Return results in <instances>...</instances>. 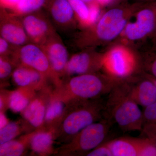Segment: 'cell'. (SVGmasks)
I'll list each match as a JSON object with an SVG mask.
<instances>
[{
  "instance_id": "6da1fadb",
  "label": "cell",
  "mask_w": 156,
  "mask_h": 156,
  "mask_svg": "<svg viewBox=\"0 0 156 156\" xmlns=\"http://www.w3.org/2000/svg\"><path fill=\"white\" fill-rule=\"evenodd\" d=\"M140 4L123 3L108 9L95 24L77 34L74 44L84 49L114 41L122 34L129 18Z\"/></svg>"
},
{
  "instance_id": "7a4b0ae2",
  "label": "cell",
  "mask_w": 156,
  "mask_h": 156,
  "mask_svg": "<svg viewBox=\"0 0 156 156\" xmlns=\"http://www.w3.org/2000/svg\"><path fill=\"white\" fill-rule=\"evenodd\" d=\"M61 121L55 131V141L69 142L84 128L104 118L105 103L100 98L67 102Z\"/></svg>"
},
{
  "instance_id": "3957f363",
  "label": "cell",
  "mask_w": 156,
  "mask_h": 156,
  "mask_svg": "<svg viewBox=\"0 0 156 156\" xmlns=\"http://www.w3.org/2000/svg\"><path fill=\"white\" fill-rule=\"evenodd\" d=\"M120 80L99 72L69 77L54 88L53 98L67 103L73 100L101 98L108 95Z\"/></svg>"
},
{
  "instance_id": "277c9868",
  "label": "cell",
  "mask_w": 156,
  "mask_h": 156,
  "mask_svg": "<svg viewBox=\"0 0 156 156\" xmlns=\"http://www.w3.org/2000/svg\"><path fill=\"white\" fill-rule=\"evenodd\" d=\"M107 95L104 118L116 123L123 131H141L143 112L131 98L127 81L118 82Z\"/></svg>"
},
{
  "instance_id": "5b68a950",
  "label": "cell",
  "mask_w": 156,
  "mask_h": 156,
  "mask_svg": "<svg viewBox=\"0 0 156 156\" xmlns=\"http://www.w3.org/2000/svg\"><path fill=\"white\" fill-rule=\"evenodd\" d=\"M103 73L120 81H126L142 74L140 54L121 43L104 53Z\"/></svg>"
},
{
  "instance_id": "8992f818",
  "label": "cell",
  "mask_w": 156,
  "mask_h": 156,
  "mask_svg": "<svg viewBox=\"0 0 156 156\" xmlns=\"http://www.w3.org/2000/svg\"><path fill=\"white\" fill-rule=\"evenodd\" d=\"M113 122L103 119L87 126L69 142L62 144L54 154L60 156H86L88 153L103 143Z\"/></svg>"
},
{
  "instance_id": "52a82bcc",
  "label": "cell",
  "mask_w": 156,
  "mask_h": 156,
  "mask_svg": "<svg viewBox=\"0 0 156 156\" xmlns=\"http://www.w3.org/2000/svg\"><path fill=\"white\" fill-rule=\"evenodd\" d=\"M156 27V1L141 3L129 18L123 32L125 44L131 45L151 38Z\"/></svg>"
},
{
  "instance_id": "ba28073f",
  "label": "cell",
  "mask_w": 156,
  "mask_h": 156,
  "mask_svg": "<svg viewBox=\"0 0 156 156\" xmlns=\"http://www.w3.org/2000/svg\"><path fill=\"white\" fill-rule=\"evenodd\" d=\"M17 66H25L36 70L52 83L54 88L60 86L62 81L52 69L44 50L40 45L27 43L17 47L11 56Z\"/></svg>"
},
{
  "instance_id": "9c48e42d",
  "label": "cell",
  "mask_w": 156,
  "mask_h": 156,
  "mask_svg": "<svg viewBox=\"0 0 156 156\" xmlns=\"http://www.w3.org/2000/svg\"><path fill=\"white\" fill-rule=\"evenodd\" d=\"M104 56V53H99L94 48L83 49L75 53L68 62L66 78L99 72L102 70Z\"/></svg>"
},
{
  "instance_id": "30bf717a",
  "label": "cell",
  "mask_w": 156,
  "mask_h": 156,
  "mask_svg": "<svg viewBox=\"0 0 156 156\" xmlns=\"http://www.w3.org/2000/svg\"><path fill=\"white\" fill-rule=\"evenodd\" d=\"M54 88L49 84L38 90L36 95L20 113L35 129H43L46 110L53 95Z\"/></svg>"
},
{
  "instance_id": "8fae6325",
  "label": "cell",
  "mask_w": 156,
  "mask_h": 156,
  "mask_svg": "<svg viewBox=\"0 0 156 156\" xmlns=\"http://www.w3.org/2000/svg\"><path fill=\"white\" fill-rule=\"evenodd\" d=\"M40 11L20 17L30 42L41 45L56 31L50 18Z\"/></svg>"
},
{
  "instance_id": "7c38bea8",
  "label": "cell",
  "mask_w": 156,
  "mask_h": 156,
  "mask_svg": "<svg viewBox=\"0 0 156 156\" xmlns=\"http://www.w3.org/2000/svg\"><path fill=\"white\" fill-rule=\"evenodd\" d=\"M44 50L52 69L62 81L66 78V68L69 59L68 51L57 32L40 45Z\"/></svg>"
},
{
  "instance_id": "4fadbf2b",
  "label": "cell",
  "mask_w": 156,
  "mask_h": 156,
  "mask_svg": "<svg viewBox=\"0 0 156 156\" xmlns=\"http://www.w3.org/2000/svg\"><path fill=\"white\" fill-rule=\"evenodd\" d=\"M0 34L1 37L16 47H20L30 42L20 17L2 8Z\"/></svg>"
},
{
  "instance_id": "5bb4252c",
  "label": "cell",
  "mask_w": 156,
  "mask_h": 156,
  "mask_svg": "<svg viewBox=\"0 0 156 156\" xmlns=\"http://www.w3.org/2000/svg\"><path fill=\"white\" fill-rule=\"evenodd\" d=\"M127 81L131 98L140 106L146 107L156 101V86L142 73Z\"/></svg>"
},
{
  "instance_id": "9a60e30c",
  "label": "cell",
  "mask_w": 156,
  "mask_h": 156,
  "mask_svg": "<svg viewBox=\"0 0 156 156\" xmlns=\"http://www.w3.org/2000/svg\"><path fill=\"white\" fill-rule=\"evenodd\" d=\"M48 11L53 23L62 30L74 28L76 17L69 0H51Z\"/></svg>"
},
{
  "instance_id": "2e32d148",
  "label": "cell",
  "mask_w": 156,
  "mask_h": 156,
  "mask_svg": "<svg viewBox=\"0 0 156 156\" xmlns=\"http://www.w3.org/2000/svg\"><path fill=\"white\" fill-rule=\"evenodd\" d=\"M12 80L18 87H34L42 88L50 82L36 70L25 66L18 65L14 70Z\"/></svg>"
},
{
  "instance_id": "e0dca14e",
  "label": "cell",
  "mask_w": 156,
  "mask_h": 156,
  "mask_svg": "<svg viewBox=\"0 0 156 156\" xmlns=\"http://www.w3.org/2000/svg\"><path fill=\"white\" fill-rule=\"evenodd\" d=\"M142 138L122 137L106 143L113 156H139Z\"/></svg>"
},
{
  "instance_id": "ac0fdd59",
  "label": "cell",
  "mask_w": 156,
  "mask_h": 156,
  "mask_svg": "<svg viewBox=\"0 0 156 156\" xmlns=\"http://www.w3.org/2000/svg\"><path fill=\"white\" fill-rule=\"evenodd\" d=\"M54 142V131L38 129L32 138L30 149L36 155L47 156L54 154L56 151L53 147Z\"/></svg>"
},
{
  "instance_id": "d6986e66",
  "label": "cell",
  "mask_w": 156,
  "mask_h": 156,
  "mask_svg": "<svg viewBox=\"0 0 156 156\" xmlns=\"http://www.w3.org/2000/svg\"><path fill=\"white\" fill-rule=\"evenodd\" d=\"M38 129L0 144V156H20L26 154L30 149L31 140Z\"/></svg>"
},
{
  "instance_id": "ffe728a7",
  "label": "cell",
  "mask_w": 156,
  "mask_h": 156,
  "mask_svg": "<svg viewBox=\"0 0 156 156\" xmlns=\"http://www.w3.org/2000/svg\"><path fill=\"white\" fill-rule=\"evenodd\" d=\"M42 88L20 87L12 91L10 96L9 109L14 112L21 113L36 95L38 90Z\"/></svg>"
},
{
  "instance_id": "44dd1931",
  "label": "cell",
  "mask_w": 156,
  "mask_h": 156,
  "mask_svg": "<svg viewBox=\"0 0 156 156\" xmlns=\"http://www.w3.org/2000/svg\"><path fill=\"white\" fill-rule=\"evenodd\" d=\"M66 103L62 100L52 98L46 110L43 129L55 131L61 121Z\"/></svg>"
},
{
  "instance_id": "7402d4cb",
  "label": "cell",
  "mask_w": 156,
  "mask_h": 156,
  "mask_svg": "<svg viewBox=\"0 0 156 156\" xmlns=\"http://www.w3.org/2000/svg\"><path fill=\"white\" fill-rule=\"evenodd\" d=\"M35 130L36 129L23 119L14 122H9L5 126L0 129V144Z\"/></svg>"
},
{
  "instance_id": "603a6c76",
  "label": "cell",
  "mask_w": 156,
  "mask_h": 156,
  "mask_svg": "<svg viewBox=\"0 0 156 156\" xmlns=\"http://www.w3.org/2000/svg\"><path fill=\"white\" fill-rule=\"evenodd\" d=\"M49 0H20L13 13L22 17L40 11L42 8L48 5Z\"/></svg>"
},
{
  "instance_id": "cb8c5ba5",
  "label": "cell",
  "mask_w": 156,
  "mask_h": 156,
  "mask_svg": "<svg viewBox=\"0 0 156 156\" xmlns=\"http://www.w3.org/2000/svg\"><path fill=\"white\" fill-rule=\"evenodd\" d=\"M69 1L72 7L79 23L84 28H86L89 17V5L81 0Z\"/></svg>"
},
{
  "instance_id": "d4e9b609",
  "label": "cell",
  "mask_w": 156,
  "mask_h": 156,
  "mask_svg": "<svg viewBox=\"0 0 156 156\" xmlns=\"http://www.w3.org/2000/svg\"><path fill=\"white\" fill-rule=\"evenodd\" d=\"M143 73H150L156 79V50L140 54Z\"/></svg>"
},
{
  "instance_id": "484cf974",
  "label": "cell",
  "mask_w": 156,
  "mask_h": 156,
  "mask_svg": "<svg viewBox=\"0 0 156 156\" xmlns=\"http://www.w3.org/2000/svg\"><path fill=\"white\" fill-rule=\"evenodd\" d=\"M17 66L10 56H0V80L5 81L12 76Z\"/></svg>"
},
{
  "instance_id": "4316f807",
  "label": "cell",
  "mask_w": 156,
  "mask_h": 156,
  "mask_svg": "<svg viewBox=\"0 0 156 156\" xmlns=\"http://www.w3.org/2000/svg\"><path fill=\"white\" fill-rule=\"evenodd\" d=\"M88 5L89 9V17L86 28L95 24L102 14L101 8V6L96 2V0L95 2L88 4Z\"/></svg>"
},
{
  "instance_id": "83f0119b",
  "label": "cell",
  "mask_w": 156,
  "mask_h": 156,
  "mask_svg": "<svg viewBox=\"0 0 156 156\" xmlns=\"http://www.w3.org/2000/svg\"><path fill=\"white\" fill-rule=\"evenodd\" d=\"M17 48L5 39L0 37V56L11 57Z\"/></svg>"
},
{
  "instance_id": "f1b7e54d",
  "label": "cell",
  "mask_w": 156,
  "mask_h": 156,
  "mask_svg": "<svg viewBox=\"0 0 156 156\" xmlns=\"http://www.w3.org/2000/svg\"><path fill=\"white\" fill-rule=\"evenodd\" d=\"M87 156H113L111 151L107 145L106 143L92 150L86 155Z\"/></svg>"
},
{
  "instance_id": "f546056e",
  "label": "cell",
  "mask_w": 156,
  "mask_h": 156,
  "mask_svg": "<svg viewBox=\"0 0 156 156\" xmlns=\"http://www.w3.org/2000/svg\"><path fill=\"white\" fill-rule=\"evenodd\" d=\"M156 147L148 140L143 139L139 156H156Z\"/></svg>"
},
{
  "instance_id": "4dcf8cb0",
  "label": "cell",
  "mask_w": 156,
  "mask_h": 156,
  "mask_svg": "<svg viewBox=\"0 0 156 156\" xmlns=\"http://www.w3.org/2000/svg\"><path fill=\"white\" fill-rule=\"evenodd\" d=\"M12 91L1 89L0 93V112H5L9 108L10 96Z\"/></svg>"
},
{
  "instance_id": "1f68e13d",
  "label": "cell",
  "mask_w": 156,
  "mask_h": 156,
  "mask_svg": "<svg viewBox=\"0 0 156 156\" xmlns=\"http://www.w3.org/2000/svg\"><path fill=\"white\" fill-rule=\"evenodd\" d=\"M1 8L14 11L20 0H0Z\"/></svg>"
},
{
  "instance_id": "d6a6232c",
  "label": "cell",
  "mask_w": 156,
  "mask_h": 156,
  "mask_svg": "<svg viewBox=\"0 0 156 156\" xmlns=\"http://www.w3.org/2000/svg\"><path fill=\"white\" fill-rule=\"evenodd\" d=\"M0 129L3 128L9 123V119L5 115V113L0 112Z\"/></svg>"
},
{
  "instance_id": "836d02e7",
  "label": "cell",
  "mask_w": 156,
  "mask_h": 156,
  "mask_svg": "<svg viewBox=\"0 0 156 156\" xmlns=\"http://www.w3.org/2000/svg\"><path fill=\"white\" fill-rule=\"evenodd\" d=\"M116 0H96L101 7L108 5L110 4H112Z\"/></svg>"
},
{
  "instance_id": "e575fe53",
  "label": "cell",
  "mask_w": 156,
  "mask_h": 156,
  "mask_svg": "<svg viewBox=\"0 0 156 156\" xmlns=\"http://www.w3.org/2000/svg\"><path fill=\"white\" fill-rule=\"evenodd\" d=\"M135 2L145 3L153 2V1H156V0H135Z\"/></svg>"
},
{
  "instance_id": "d590c367",
  "label": "cell",
  "mask_w": 156,
  "mask_h": 156,
  "mask_svg": "<svg viewBox=\"0 0 156 156\" xmlns=\"http://www.w3.org/2000/svg\"><path fill=\"white\" fill-rule=\"evenodd\" d=\"M81 1L85 2V3H87V4H90V3L95 2V0H81Z\"/></svg>"
},
{
  "instance_id": "8d00e7d4",
  "label": "cell",
  "mask_w": 156,
  "mask_h": 156,
  "mask_svg": "<svg viewBox=\"0 0 156 156\" xmlns=\"http://www.w3.org/2000/svg\"><path fill=\"white\" fill-rule=\"evenodd\" d=\"M152 40L154 43L153 48L156 50V37L152 39Z\"/></svg>"
},
{
  "instance_id": "74e56055",
  "label": "cell",
  "mask_w": 156,
  "mask_h": 156,
  "mask_svg": "<svg viewBox=\"0 0 156 156\" xmlns=\"http://www.w3.org/2000/svg\"><path fill=\"white\" fill-rule=\"evenodd\" d=\"M156 37V27L154 31L153 34L152 35L151 37V39L154 38Z\"/></svg>"
},
{
  "instance_id": "f35d334b",
  "label": "cell",
  "mask_w": 156,
  "mask_h": 156,
  "mask_svg": "<svg viewBox=\"0 0 156 156\" xmlns=\"http://www.w3.org/2000/svg\"><path fill=\"white\" fill-rule=\"evenodd\" d=\"M144 74V75H145L147 76L151 80H152L153 82L154 83L155 85L156 86V79H155V80H153L152 78L150 77H149V76L145 74Z\"/></svg>"
},
{
  "instance_id": "ab89813d",
  "label": "cell",
  "mask_w": 156,
  "mask_h": 156,
  "mask_svg": "<svg viewBox=\"0 0 156 156\" xmlns=\"http://www.w3.org/2000/svg\"><path fill=\"white\" fill-rule=\"evenodd\" d=\"M154 145L156 147V139L154 141Z\"/></svg>"
},
{
  "instance_id": "60d3db41",
  "label": "cell",
  "mask_w": 156,
  "mask_h": 156,
  "mask_svg": "<svg viewBox=\"0 0 156 156\" xmlns=\"http://www.w3.org/2000/svg\"><path fill=\"white\" fill-rule=\"evenodd\" d=\"M116 1H117V0H116ZM119 1H125V0H119Z\"/></svg>"
}]
</instances>
